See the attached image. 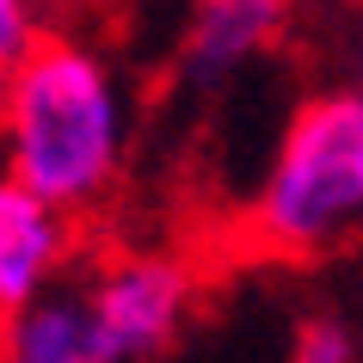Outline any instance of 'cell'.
<instances>
[{
    "label": "cell",
    "mask_w": 363,
    "mask_h": 363,
    "mask_svg": "<svg viewBox=\"0 0 363 363\" xmlns=\"http://www.w3.org/2000/svg\"><path fill=\"white\" fill-rule=\"evenodd\" d=\"M363 210V99L326 93L296 111L259 191V234L277 252H333Z\"/></svg>",
    "instance_id": "2"
},
{
    "label": "cell",
    "mask_w": 363,
    "mask_h": 363,
    "mask_svg": "<svg viewBox=\"0 0 363 363\" xmlns=\"http://www.w3.org/2000/svg\"><path fill=\"white\" fill-rule=\"evenodd\" d=\"M191 277L172 259H123L117 271H105V284L93 289V333L105 345V363H148L160 357L179 333Z\"/></svg>",
    "instance_id": "3"
},
{
    "label": "cell",
    "mask_w": 363,
    "mask_h": 363,
    "mask_svg": "<svg viewBox=\"0 0 363 363\" xmlns=\"http://www.w3.org/2000/svg\"><path fill=\"white\" fill-rule=\"evenodd\" d=\"M284 6L277 0H210L197 6L191 38H185V74L197 86H216L222 74H234L252 50H265L284 31Z\"/></svg>",
    "instance_id": "5"
},
{
    "label": "cell",
    "mask_w": 363,
    "mask_h": 363,
    "mask_svg": "<svg viewBox=\"0 0 363 363\" xmlns=\"http://www.w3.org/2000/svg\"><path fill=\"white\" fill-rule=\"evenodd\" d=\"M296 363H351V326L320 314V320L302 326V339H296Z\"/></svg>",
    "instance_id": "7"
},
{
    "label": "cell",
    "mask_w": 363,
    "mask_h": 363,
    "mask_svg": "<svg viewBox=\"0 0 363 363\" xmlns=\"http://www.w3.org/2000/svg\"><path fill=\"white\" fill-rule=\"evenodd\" d=\"M0 111H6V179L19 191L62 216L111 185L123 111L93 50L68 38H38L31 56L6 74Z\"/></svg>",
    "instance_id": "1"
},
{
    "label": "cell",
    "mask_w": 363,
    "mask_h": 363,
    "mask_svg": "<svg viewBox=\"0 0 363 363\" xmlns=\"http://www.w3.org/2000/svg\"><path fill=\"white\" fill-rule=\"evenodd\" d=\"M62 247H68V222L0 172V320H13L43 296L50 271L62 265Z\"/></svg>",
    "instance_id": "4"
},
{
    "label": "cell",
    "mask_w": 363,
    "mask_h": 363,
    "mask_svg": "<svg viewBox=\"0 0 363 363\" xmlns=\"http://www.w3.org/2000/svg\"><path fill=\"white\" fill-rule=\"evenodd\" d=\"M0 93H6V80H0Z\"/></svg>",
    "instance_id": "9"
},
{
    "label": "cell",
    "mask_w": 363,
    "mask_h": 363,
    "mask_svg": "<svg viewBox=\"0 0 363 363\" xmlns=\"http://www.w3.org/2000/svg\"><path fill=\"white\" fill-rule=\"evenodd\" d=\"M38 38H43V31H38V19H31V6L0 0V80L31 56V43H38Z\"/></svg>",
    "instance_id": "8"
},
{
    "label": "cell",
    "mask_w": 363,
    "mask_h": 363,
    "mask_svg": "<svg viewBox=\"0 0 363 363\" xmlns=\"http://www.w3.org/2000/svg\"><path fill=\"white\" fill-rule=\"evenodd\" d=\"M0 363H105L86 296H38L6 320Z\"/></svg>",
    "instance_id": "6"
}]
</instances>
